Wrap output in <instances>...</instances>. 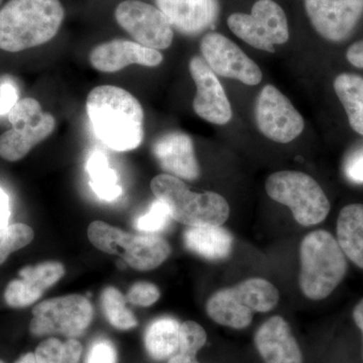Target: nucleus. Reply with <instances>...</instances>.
I'll return each instance as SVG.
<instances>
[{"instance_id":"6ab92c4d","label":"nucleus","mask_w":363,"mask_h":363,"mask_svg":"<svg viewBox=\"0 0 363 363\" xmlns=\"http://www.w3.org/2000/svg\"><path fill=\"white\" fill-rule=\"evenodd\" d=\"M255 344L266 363H302L297 341L281 317H272L259 327Z\"/></svg>"},{"instance_id":"6e6552de","label":"nucleus","mask_w":363,"mask_h":363,"mask_svg":"<svg viewBox=\"0 0 363 363\" xmlns=\"http://www.w3.org/2000/svg\"><path fill=\"white\" fill-rule=\"evenodd\" d=\"M11 130L0 135V157L9 162L23 159L54 133L56 119L33 98H23L9 112Z\"/></svg>"},{"instance_id":"2f4dec72","label":"nucleus","mask_w":363,"mask_h":363,"mask_svg":"<svg viewBox=\"0 0 363 363\" xmlns=\"http://www.w3.org/2000/svg\"><path fill=\"white\" fill-rule=\"evenodd\" d=\"M160 296L161 293L156 285L147 281H140L131 286L125 298L130 304L149 307L159 300Z\"/></svg>"},{"instance_id":"c756f323","label":"nucleus","mask_w":363,"mask_h":363,"mask_svg":"<svg viewBox=\"0 0 363 363\" xmlns=\"http://www.w3.org/2000/svg\"><path fill=\"white\" fill-rule=\"evenodd\" d=\"M206 340L207 334L202 326L196 322H185L181 325L179 332V353L196 357Z\"/></svg>"},{"instance_id":"39448f33","label":"nucleus","mask_w":363,"mask_h":363,"mask_svg":"<svg viewBox=\"0 0 363 363\" xmlns=\"http://www.w3.org/2000/svg\"><path fill=\"white\" fill-rule=\"evenodd\" d=\"M278 289L267 279L252 278L222 289L208 300V315L216 323L243 329L252 323L253 313L269 312L278 305Z\"/></svg>"},{"instance_id":"ea45409f","label":"nucleus","mask_w":363,"mask_h":363,"mask_svg":"<svg viewBox=\"0 0 363 363\" xmlns=\"http://www.w3.org/2000/svg\"><path fill=\"white\" fill-rule=\"evenodd\" d=\"M16 363H38L35 353H26L16 360Z\"/></svg>"},{"instance_id":"b1692460","label":"nucleus","mask_w":363,"mask_h":363,"mask_svg":"<svg viewBox=\"0 0 363 363\" xmlns=\"http://www.w3.org/2000/svg\"><path fill=\"white\" fill-rule=\"evenodd\" d=\"M87 173L91 188L100 199L111 202L123 194L116 171L111 168L108 160L100 150H95L88 157Z\"/></svg>"},{"instance_id":"473e14b6","label":"nucleus","mask_w":363,"mask_h":363,"mask_svg":"<svg viewBox=\"0 0 363 363\" xmlns=\"http://www.w3.org/2000/svg\"><path fill=\"white\" fill-rule=\"evenodd\" d=\"M116 351L108 340H98L91 346L86 363H116Z\"/></svg>"},{"instance_id":"bb28decb","label":"nucleus","mask_w":363,"mask_h":363,"mask_svg":"<svg viewBox=\"0 0 363 363\" xmlns=\"http://www.w3.org/2000/svg\"><path fill=\"white\" fill-rule=\"evenodd\" d=\"M126 298L114 286H107L101 294V304L109 323L119 330H128L138 325V320L126 308Z\"/></svg>"},{"instance_id":"7ed1b4c3","label":"nucleus","mask_w":363,"mask_h":363,"mask_svg":"<svg viewBox=\"0 0 363 363\" xmlns=\"http://www.w3.org/2000/svg\"><path fill=\"white\" fill-rule=\"evenodd\" d=\"M301 290L311 300H323L341 283L347 262L338 241L328 231L307 234L300 250Z\"/></svg>"},{"instance_id":"7c9ffc66","label":"nucleus","mask_w":363,"mask_h":363,"mask_svg":"<svg viewBox=\"0 0 363 363\" xmlns=\"http://www.w3.org/2000/svg\"><path fill=\"white\" fill-rule=\"evenodd\" d=\"M171 219L168 206L157 199L150 205L149 211L136 220L135 228L143 233H159L168 226Z\"/></svg>"},{"instance_id":"f03ea898","label":"nucleus","mask_w":363,"mask_h":363,"mask_svg":"<svg viewBox=\"0 0 363 363\" xmlns=\"http://www.w3.org/2000/svg\"><path fill=\"white\" fill-rule=\"evenodd\" d=\"M65 18L60 0H9L0 9V50L18 52L50 42Z\"/></svg>"},{"instance_id":"f704fd0d","label":"nucleus","mask_w":363,"mask_h":363,"mask_svg":"<svg viewBox=\"0 0 363 363\" xmlns=\"http://www.w3.org/2000/svg\"><path fill=\"white\" fill-rule=\"evenodd\" d=\"M18 91L11 83L4 82L0 85V116L9 114L18 101Z\"/></svg>"},{"instance_id":"a19ab883","label":"nucleus","mask_w":363,"mask_h":363,"mask_svg":"<svg viewBox=\"0 0 363 363\" xmlns=\"http://www.w3.org/2000/svg\"><path fill=\"white\" fill-rule=\"evenodd\" d=\"M2 1H4V0H0V4H2Z\"/></svg>"},{"instance_id":"412c9836","label":"nucleus","mask_w":363,"mask_h":363,"mask_svg":"<svg viewBox=\"0 0 363 363\" xmlns=\"http://www.w3.org/2000/svg\"><path fill=\"white\" fill-rule=\"evenodd\" d=\"M337 238L345 257L363 269V204L347 205L341 210Z\"/></svg>"},{"instance_id":"58836bf2","label":"nucleus","mask_w":363,"mask_h":363,"mask_svg":"<svg viewBox=\"0 0 363 363\" xmlns=\"http://www.w3.org/2000/svg\"><path fill=\"white\" fill-rule=\"evenodd\" d=\"M169 363H198L195 357L192 355L182 354V353H176L171 357Z\"/></svg>"},{"instance_id":"cd10ccee","label":"nucleus","mask_w":363,"mask_h":363,"mask_svg":"<svg viewBox=\"0 0 363 363\" xmlns=\"http://www.w3.org/2000/svg\"><path fill=\"white\" fill-rule=\"evenodd\" d=\"M82 354V345L75 339L65 342L56 338L43 341L35 350L38 363H79Z\"/></svg>"},{"instance_id":"4c0bfd02","label":"nucleus","mask_w":363,"mask_h":363,"mask_svg":"<svg viewBox=\"0 0 363 363\" xmlns=\"http://www.w3.org/2000/svg\"><path fill=\"white\" fill-rule=\"evenodd\" d=\"M353 319H354L355 323L359 327L360 330L363 333V298L354 308L353 311Z\"/></svg>"},{"instance_id":"2eb2a0df","label":"nucleus","mask_w":363,"mask_h":363,"mask_svg":"<svg viewBox=\"0 0 363 363\" xmlns=\"http://www.w3.org/2000/svg\"><path fill=\"white\" fill-rule=\"evenodd\" d=\"M91 65L104 73H116L130 65L157 67L164 61L157 50L150 49L136 42L113 40L96 45L89 54Z\"/></svg>"},{"instance_id":"4468645a","label":"nucleus","mask_w":363,"mask_h":363,"mask_svg":"<svg viewBox=\"0 0 363 363\" xmlns=\"http://www.w3.org/2000/svg\"><path fill=\"white\" fill-rule=\"evenodd\" d=\"M189 70L197 88L193 100L196 114L217 125L228 123L233 118V109L216 74L201 57L191 59Z\"/></svg>"},{"instance_id":"423d86ee","label":"nucleus","mask_w":363,"mask_h":363,"mask_svg":"<svg viewBox=\"0 0 363 363\" xmlns=\"http://www.w3.org/2000/svg\"><path fill=\"white\" fill-rule=\"evenodd\" d=\"M88 238L101 252L118 255L136 271H152L168 259L171 247L157 235H133L102 221L88 227Z\"/></svg>"},{"instance_id":"dca6fc26","label":"nucleus","mask_w":363,"mask_h":363,"mask_svg":"<svg viewBox=\"0 0 363 363\" xmlns=\"http://www.w3.org/2000/svg\"><path fill=\"white\" fill-rule=\"evenodd\" d=\"M20 279H13L7 285L4 300L11 308H26L33 305L48 289L65 274V267L59 262H44L35 266L23 267Z\"/></svg>"},{"instance_id":"72a5a7b5","label":"nucleus","mask_w":363,"mask_h":363,"mask_svg":"<svg viewBox=\"0 0 363 363\" xmlns=\"http://www.w3.org/2000/svg\"><path fill=\"white\" fill-rule=\"evenodd\" d=\"M344 171L348 180L355 184H363V147L348 157Z\"/></svg>"},{"instance_id":"e433bc0d","label":"nucleus","mask_w":363,"mask_h":363,"mask_svg":"<svg viewBox=\"0 0 363 363\" xmlns=\"http://www.w3.org/2000/svg\"><path fill=\"white\" fill-rule=\"evenodd\" d=\"M11 218V205H9V195L6 191L0 187V229L9 226Z\"/></svg>"},{"instance_id":"9b49d317","label":"nucleus","mask_w":363,"mask_h":363,"mask_svg":"<svg viewBox=\"0 0 363 363\" xmlns=\"http://www.w3.org/2000/svg\"><path fill=\"white\" fill-rule=\"evenodd\" d=\"M255 121L262 135L279 143L293 142L305 128L300 112L272 85L264 86L257 96Z\"/></svg>"},{"instance_id":"aec40b11","label":"nucleus","mask_w":363,"mask_h":363,"mask_svg":"<svg viewBox=\"0 0 363 363\" xmlns=\"http://www.w3.org/2000/svg\"><path fill=\"white\" fill-rule=\"evenodd\" d=\"M184 242L191 252L210 260L224 259L233 250L231 234L218 225L193 226L184 234Z\"/></svg>"},{"instance_id":"f8f14e48","label":"nucleus","mask_w":363,"mask_h":363,"mask_svg":"<svg viewBox=\"0 0 363 363\" xmlns=\"http://www.w3.org/2000/svg\"><path fill=\"white\" fill-rule=\"evenodd\" d=\"M203 59L216 75L245 85L262 82V70L238 45L219 33H208L200 43Z\"/></svg>"},{"instance_id":"a878e982","label":"nucleus","mask_w":363,"mask_h":363,"mask_svg":"<svg viewBox=\"0 0 363 363\" xmlns=\"http://www.w3.org/2000/svg\"><path fill=\"white\" fill-rule=\"evenodd\" d=\"M227 25L236 37L255 49L269 52L276 51L274 45L272 44L269 35L252 14L245 13L230 14L227 18Z\"/></svg>"},{"instance_id":"a211bd4d","label":"nucleus","mask_w":363,"mask_h":363,"mask_svg":"<svg viewBox=\"0 0 363 363\" xmlns=\"http://www.w3.org/2000/svg\"><path fill=\"white\" fill-rule=\"evenodd\" d=\"M152 152L169 175L188 181L199 178L200 167L196 159L194 143L186 133L171 131L160 136L152 145Z\"/></svg>"},{"instance_id":"9d476101","label":"nucleus","mask_w":363,"mask_h":363,"mask_svg":"<svg viewBox=\"0 0 363 363\" xmlns=\"http://www.w3.org/2000/svg\"><path fill=\"white\" fill-rule=\"evenodd\" d=\"M114 16L138 44L157 51L171 47L174 28L157 6L140 0H125L117 6Z\"/></svg>"},{"instance_id":"4be33fe9","label":"nucleus","mask_w":363,"mask_h":363,"mask_svg":"<svg viewBox=\"0 0 363 363\" xmlns=\"http://www.w3.org/2000/svg\"><path fill=\"white\" fill-rule=\"evenodd\" d=\"M180 326L174 318L164 317L157 319L147 327L145 345L150 357L162 360L178 352Z\"/></svg>"},{"instance_id":"0eeeda50","label":"nucleus","mask_w":363,"mask_h":363,"mask_svg":"<svg viewBox=\"0 0 363 363\" xmlns=\"http://www.w3.org/2000/svg\"><path fill=\"white\" fill-rule=\"evenodd\" d=\"M267 195L292 210L295 220L303 226L316 225L328 216L330 203L311 176L296 171L272 174L266 182Z\"/></svg>"},{"instance_id":"ddd939ff","label":"nucleus","mask_w":363,"mask_h":363,"mask_svg":"<svg viewBox=\"0 0 363 363\" xmlns=\"http://www.w3.org/2000/svg\"><path fill=\"white\" fill-rule=\"evenodd\" d=\"M318 35L332 43L344 42L363 18V0H303Z\"/></svg>"},{"instance_id":"f257e3e1","label":"nucleus","mask_w":363,"mask_h":363,"mask_svg":"<svg viewBox=\"0 0 363 363\" xmlns=\"http://www.w3.org/2000/svg\"><path fill=\"white\" fill-rule=\"evenodd\" d=\"M86 109L95 135L109 149L128 152L142 145L145 114L142 104L128 91L98 86L88 94Z\"/></svg>"},{"instance_id":"393cba45","label":"nucleus","mask_w":363,"mask_h":363,"mask_svg":"<svg viewBox=\"0 0 363 363\" xmlns=\"http://www.w3.org/2000/svg\"><path fill=\"white\" fill-rule=\"evenodd\" d=\"M250 14L262 26L274 45L286 44L290 39V28L285 11L274 0H257L253 4Z\"/></svg>"},{"instance_id":"f3484780","label":"nucleus","mask_w":363,"mask_h":363,"mask_svg":"<svg viewBox=\"0 0 363 363\" xmlns=\"http://www.w3.org/2000/svg\"><path fill=\"white\" fill-rule=\"evenodd\" d=\"M172 28L184 35H198L214 28L220 6L218 0H155Z\"/></svg>"},{"instance_id":"79ce46f5","label":"nucleus","mask_w":363,"mask_h":363,"mask_svg":"<svg viewBox=\"0 0 363 363\" xmlns=\"http://www.w3.org/2000/svg\"><path fill=\"white\" fill-rule=\"evenodd\" d=\"M0 363H4V362H2V360H0Z\"/></svg>"},{"instance_id":"1a4fd4ad","label":"nucleus","mask_w":363,"mask_h":363,"mask_svg":"<svg viewBox=\"0 0 363 363\" xmlns=\"http://www.w3.org/2000/svg\"><path fill=\"white\" fill-rule=\"evenodd\" d=\"M93 319V308L84 296H62L43 301L33 310L30 333L35 336L61 334L69 338L80 336Z\"/></svg>"},{"instance_id":"c9c22d12","label":"nucleus","mask_w":363,"mask_h":363,"mask_svg":"<svg viewBox=\"0 0 363 363\" xmlns=\"http://www.w3.org/2000/svg\"><path fill=\"white\" fill-rule=\"evenodd\" d=\"M346 58L351 65L363 69V40L355 42L348 48Z\"/></svg>"},{"instance_id":"c85d7f7f","label":"nucleus","mask_w":363,"mask_h":363,"mask_svg":"<svg viewBox=\"0 0 363 363\" xmlns=\"http://www.w3.org/2000/svg\"><path fill=\"white\" fill-rule=\"evenodd\" d=\"M33 238L35 233L26 224L16 223L0 229V264H4L11 253L30 245Z\"/></svg>"},{"instance_id":"5701e85b","label":"nucleus","mask_w":363,"mask_h":363,"mask_svg":"<svg viewBox=\"0 0 363 363\" xmlns=\"http://www.w3.org/2000/svg\"><path fill=\"white\" fill-rule=\"evenodd\" d=\"M334 90L342 104L352 130L363 135V78L342 73L334 80Z\"/></svg>"},{"instance_id":"20e7f679","label":"nucleus","mask_w":363,"mask_h":363,"mask_svg":"<svg viewBox=\"0 0 363 363\" xmlns=\"http://www.w3.org/2000/svg\"><path fill=\"white\" fill-rule=\"evenodd\" d=\"M150 189L169 208L172 219L188 226L225 223L230 209L221 195L214 192H192L183 181L169 174L155 177Z\"/></svg>"}]
</instances>
